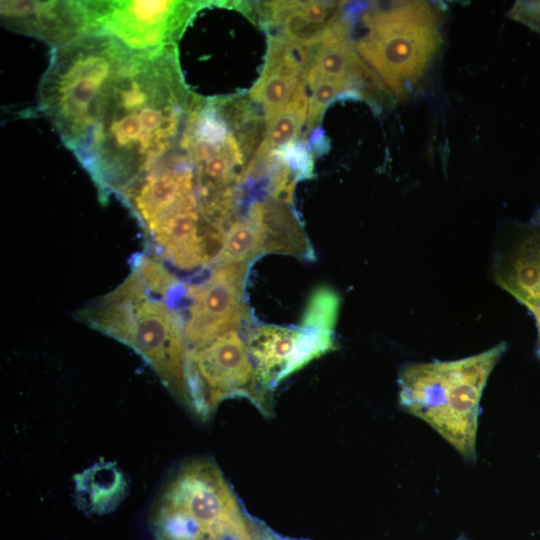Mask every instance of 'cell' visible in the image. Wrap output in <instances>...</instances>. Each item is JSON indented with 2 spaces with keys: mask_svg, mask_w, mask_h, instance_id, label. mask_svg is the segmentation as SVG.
I'll use <instances>...</instances> for the list:
<instances>
[{
  "mask_svg": "<svg viewBox=\"0 0 540 540\" xmlns=\"http://www.w3.org/2000/svg\"><path fill=\"white\" fill-rule=\"evenodd\" d=\"M193 97L176 45L131 54L94 127L74 152L102 200L120 196L179 148Z\"/></svg>",
  "mask_w": 540,
  "mask_h": 540,
  "instance_id": "cell-1",
  "label": "cell"
},
{
  "mask_svg": "<svg viewBox=\"0 0 540 540\" xmlns=\"http://www.w3.org/2000/svg\"><path fill=\"white\" fill-rule=\"evenodd\" d=\"M77 316L141 355L172 396L192 413L184 322L174 305L148 289L134 268L122 284Z\"/></svg>",
  "mask_w": 540,
  "mask_h": 540,
  "instance_id": "cell-2",
  "label": "cell"
},
{
  "mask_svg": "<svg viewBox=\"0 0 540 540\" xmlns=\"http://www.w3.org/2000/svg\"><path fill=\"white\" fill-rule=\"evenodd\" d=\"M132 53L114 38L100 34L52 48L38 86L37 107L73 153L94 127Z\"/></svg>",
  "mask_w": 540,
  "mask_h": 540,
  "instance_id": "cell-3",
  "label": "cell"
},
{
  "mask_svg": "<svg viewBox=\"0 0 540 540\" xmlns=\"http://www.w3.org/2000/svg\"><path fill=\"white\" fill-rule=\"evenodd\" d=\"M505 350V343H500L459 360L403 366L398 376L401 408L429 424L465 459L474 461L481 396Z\"/></svg>",
  "mask_w": 540,
  "mask_h": 540,
  "instance_id": "cell-4",
  "label": "cell"
},
{
  "mask_svg": "<svg viewBox=\"0 0 540 540\" xmlns=\"http://www.w3.org/2000/svg\"><path fill=\"white\" fill-rule=\"evenodd\" d=\"M148 526L156 540H257L258 530L207 458L184 461L168 474L150 507Z\"/></svg>",
  "mask_w": 540,
  "mask_h": 540,
  "instance_id": "cell-5",
  "label": "cell"
},
{
  "mask_svg": "<svg viewBox=\"0 0 540 540\" xmlns=\"http://www.w3.org/2000/svg\"><path fill=\"white\" fill-rule=\"evenodd\" d=\"M366 33L355 48L375 75L400 95L425 73L441 45L439 19L424 1L374 4L362 17Z\"/></svg>",
  "mask_w": 540,
  "mask_h": 540,
  "instance_id": "cell-6",
  "label": "cell"
},
{
  "mask_svg": "<svg viewBox=\"0 0 540 540\" xmlns=\"http://www.w3.org/2000/svg\"><path fill=\"white\" fill-rule=\"evenodd\" d=\"M187 374L192 414L205 421L230 397H245L259 411L272 414V395L260 386L246 342L239 331H229L187 349Z\"/></svg>",
  "mask_w": 540,
  "mask_h": 540,
  "instance_id": "cell-7",
  "label": "cell"
},
{
  "mask_svg": "<svg viewBox=\"0 0 540 540\" xmlns=\"http://www.w3.org/2000/svg\"><path fill=\"white\" fill-rule=\"evenodd\" d=\"M90 34L107 35L132 52L176 45L211 1H81Z\"/></svg>",
  "mask_w": 540,
  "mask_h": 540,
  "instance_id": "cell-8",
  "label": "cell"
},
{
  "mask_svg": "<svg viewBox=\"0 0 540 540\" xmlns=\"http://www.w3.org/2000/svg\"><path fill=\"white\" fill-rule=\"evenodd\" d=\"M247 263L213 267L210 275L186 288L184 338L187 349L201 346L229 331H239L249 317L245 301Z\"/></svg>",
  "mask_w": 540,
  "mask_h": 540,
  "instance_id": "cell-9",
  "label": "cell"
},
{
  "mask_svg": "<svg viewBox=\"0 0 540 540\" xmlns=\"http://www.w3.org/2000/svg\"><path fill=\"white\" fill-rule=\"evenodd\" d=\"M119 197L148 233L168 216L199 207L195 167L185 152L176 150Z\"/></svg>",
  "mask_w": 540,
  "mask_h": 540,
  "instance_id": "cell-10",
  "label": "cell"
},
{
  "mask_svg": "<svg viewBox=\"0 0 540 540\" xmlns=\"http://www.w3.org/2000/svg\"><path fill=\"white\" fill-rule=\"evenodd\" d=\"M246 345L258 382L270 395L288 376L336 349L334 335L277 325L254 327Z\"/></svg>",
  "mask_w": 540,
  "mask_h": 540,
  "instance_id": "cell-11",
  "label": "cell"
},
{
  "mask_svg": "<svg viewBox=\"0 0 540 540\" xmlns=\"http://www.w3.org/2000/svg\"><path fill=\"white\" fill-rule=\"evenodd\" d=\"M224 234L203 217L199 207L176 212L147 233L159 255L182 270L212 265Z\"/></svg>",
  "mask_w": 540,
  "mask_h": 540,
  "instance_id": "cell-12",
  "label": "cell"
},
{
  "mask_svg": "<svg viewBox=\"0 0 540 540\" xmlns=\"http://www.w3.org/2000/svg\"><path fill=\"white\" fill-rule=\"evenodd\" d=\"M1 22L52 48L90 34L81 1H1Z\"/></svg>",
  "mask_w": 540,
  "mask_h": 540,
  "instance_id": "cell-13",
  "label": "cell"
},
{
  "mask_svg": "<svg viewBox=\"0 0 540 540\" xmlns=\"http://www.w3.org/2000/svg\"><path fill=\"white\" fill-rule=\"evenodd\" d=\"M319 79L339 81L351 86L361 98H369L367 89L380 88L381 80L359 56L350 38V22L340 17L327 37L315 48L306 74L307 85Z\"/></svg>",
  "mask_w": 540,
  "mask_h": 540,
  "instance_id": "cell-14",
  "label": "cell"
},
{
  "mask_svg": "<svg viewBox=\"0 0 540 540\" xmlns=\"http://www.w3.org/2000/svg\"><path fill=\"white\" fill-rule=\"evenodd\" d=\"M257 227L263 253H281L314 260L312 245L291 205L269 197L254 202L248 211Z\"/></svg>",
  "mask_w": 540,
  "mask_h": 540,
  "instance_id": "cell-15",
  "label": "cell"
},
{
  "mask_svg": "<svg viewBox=\"0 0 540 540\" xmlns=\"http://www.w3.org/2000/svg\"><path fill=\"white\" fill-rule=\"evenodd\" d=\"M128 492L124 473L113 463L98 462L75 477V499L88 514L116 509Z\"/></svg>",
  "mask_w": 540,
  "mask_h": 540,
  "instance_id": "cell-16",
  "label": "cell"
},
{
  "mask_svg": "<svg viewBox=\"0 0 540 540\" xmlns=\"http://www.w3.org/2000/svg\"><path fill=\"white\" fill-rule=\"evenodd\" d=\"M304 77L284 65L265 62L261 76L249 92L250 98L262 107L265 126L285 107Z\"/></svg>",
  "mask_w": 540,
  "mask_h": 540,
  "instance_id": "cell-17",
  "label": "cell"
},
{
  "mask_svg": "<svg viewBox=\"0 0 540 540\" xmlns=\"http://www.w3.org/2000/svg\"><path fill=\"white\" fill-rule=\"evenodd\" d=\"M304 77L285 107L266 125L263 144L270 151H280L296 142L307 120L309 96Z\"/></svg>",
  "mask_w": 540,
  "mask_h": 540,
  "instance_id": "cell-18",
  "label": "cell"
},
{
  "mask_svg": "<svg viewBox=\"0 0 540 540\" xmlns=\"http://www.w3.org/2000/svg\"><path fill=\"white\" fill-rule=\"evenodd\" d=\"M259 231L249 219L234 220L225 230L223 245L213 261V267L248 263L262 254Z\"/></svg>",
  "mask_w": 540,
  "mask_h": 540,
  "instance_id": "cell-19",
  "label": "cell"
},
{
  "mask_svg": "<svg viewBox=\"0 0 540 540\" xmlns=\"http://www.w3.org/2000/svg\"><path fill=\"white\" fill-rule=\"evenodd\" d=\"M339 309V295L330 287L320 286L310 294L299 326L334 333Z\"/></svg>",
  "mask_w": 540,
  "mask_h": 540,
  "instance_id": "cell-20",
  "label": "cell"
},
{
  "mask_svg": "<svg viewBox=\"0 0 540 540\" xmlns=\"http://www.w3.org/2000/svg\"><path fill=\"white\" fill-rule=\"evenodd\" d=\"M309 87L311 88V94L309 96L306 120L307 133L314 128H318L324 110L333 100L345 94L354 98H361L351 86L339 81L319 79Z\"/></svg>",
  "mask_w": 540,
  "mask_h": 540,
  "instance_id": "cell-21",
  "label": "cell"
},
{
  "mask_svg": "<svg viewBox=\"0 0 540 540\" xmlns=\"http://www.w3.org/2000/svg\"><path fill=\"white\" fill-rule=\"evenodd\" d=\"M278 152L297 180L312 177V154L304 142H294Z\"/></svg>",
  "mask_w": 540,
  "mask_h": 540,
  "instance_id": "cell-22",
  "label": "cell"
},
{
  "mask_svg": "<svg viewBox=\"0 0 540 540\" xmlns=\"http://www.w3.org/2000/svg\"><path fill=\"white\" fill-rule=\"evenodd\" d=\"M512 17L540 33V1H522L515 4Z\"/></svg>",
  "mask_w": 540,
  "mask_h": 540,
  "instance_id": "cell-23",
  "label": "cell"
},
{
  "mask_svg": "<svg viewBox=\"0 0 540 540\" xmlns=\"http://www.w3.org/2000/svg\"><path fill=\"white\" fill-rule=\"evenodd\" d=\"M539 264H540V243H539ZM539 271H540V268H539ZM529 311L532 313V315L534 316L536 320V325H537V330H538L536 353L538 357L540 358V277H539L538 284L533 294Z\"/></svg>",
  "mask_w": 540,
  "mask_h": 540,
  "instance_id": "cell-24",
  "label": "cell"
},
{
  "mask_svg": "<svg viewBox=\"0 0 540 540\" xmlns=\"http://www.w3.org/2000/svg\"><path fill=\"white\" fill-rule=\"evenodd\" d=\"M257 540H285L277 537L274 534H271L269 531H262L260 527H258L257 531Z\"/></svg>",
  "mask_w": 540,
  "mask_h": 540,
  "instance_id": "cell-25",
  "label": "cell"
},
{
  "mask_svg": "<svg viewBox=\"0 0 540 540\" xmlns=\"http://www.w3.org/2000/svg\"><path fill=\"white\" fill-rule=\"evenodd\" d=\"M458 540H464V539L461 538V539H458Z\"/></svg>",
  "mask_w": 540,
  "mask_h": 540,
  "instance_id": "cell-26",
  "label": "cell"
}]
</instances>
